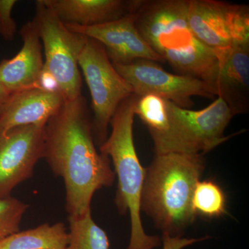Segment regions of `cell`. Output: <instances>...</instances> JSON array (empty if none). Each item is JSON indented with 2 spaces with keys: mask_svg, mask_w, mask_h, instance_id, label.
Instances as JSON below:
<instances>
[{
  "mask_svg": "<svg viewBox=\"0 0 249 249\" xmlns=\"http://www.w3.org/2000/svg\"><path fill=\"white\" fill-rule=\"evenodd\" d=\"M45 136L43 159L54 175L63 179L69 217L84 215L91 210L94 193L112 186L116 175L109 157L96 150L82 95L65 101L46 124Z\"/></svg>",
  "mask_w": 249,
  "mask_h": 249,
  "instance_id": "6da1fadb",
  "label": "cell"
},
{
  "mask_svg": "<svg viewBox=\"0 0 249 249\" xmlns=\"http://www.w3.org/2000/svg\"><path fill=\"white\" fill-rule=\"evenodd\" d=\"M206 168L202 155H155L145 168L141 211L151 217L163 234L182 237L196 219L192 199Z\"/></svg>",
  "mask_w": 249,
  "mask_h": 249,
  "instance_id": "7a4b0ae2",
  "label": "cell"
},
{
  "mask_svg": "<svg viewBox=\"0 0 249 249\" xmlns=\"http://www.w3.org/2000/svg\"><path fill=\"white\" fill-rule=\"evenodd\" d=\"M188 0H142L134 13L142 38L181 75L202 80L217 63L219 52L203 44L188 20Z\"/></svg>",
  "mask_w": 249,
  "mask_h": 249,
  "instance_id": "3957f363",
  "label": "cell"
},
{
  "mask_svg": "<svg viewBox=\"0 0 249 249\" xmlns=\"http://www.w3.org/2000/svg\"><path fill=\"white\" fill-rule=\"evenodd\" d=\"M138 98L133 93L119 105L111 119L110 135L99 150L112 160L118 178L115 204L119 213H129L130 217V238L127 249H155L161 245V239L145 233L141 218L145 168L141 164L133 139L134 107Z\"/></svg>",
  "mask_w": 249,
  "mask_h": 249,
  "instance_id": "277c9868",
  "label": "cell"
},
{
  "mask_svg": "<svg viewBox=\"0 0 249 249\" xmlns=\"http://www.w3.org/2000/svg\"><path fill=\"white\" fill-rule=\"evenodd\" d=\"M165 103L168 127L164 133L152 138L155 155H204L242 132L224 135L234 115L222 98H217L208 107L197 111L178 107L167 100Z\"/></svg>",
  "mask_w": 249,
  "mask_h": 249,
  "instance_id": "5b68a950",
  "label": "cell"
},
{
  "mask_svg": "<svg viewBox=\"0 0 249 249\" xmlns=\"http://www.w3.org/2000/svg\"><path fill=\"white\" fill-rule=\"evenodd\" d=\"M35 22L45 49V62L40 80L46 88L53 83L65 101L81 94L78 59L88 37L70 31L44 0L36 1Z\"/></svg>",
  "mask_w": 249,
  "mask_h": 249,
  "instance_id": "8992f818",
  "label": "cell"
},
{
  "mask_svg": "<svg viewBox=\"0 0 249 249\" xmlns=\"http://www.w3.org/2000/svg\"><path fill=\"white\" fill-rule=\"evenodd\" d=\"M92 99L91 121L95 143L98 146L107 138L108 126L119 105L133 94L127 82L118 73L104 47L88 37L78 59Z\"/></svg>",
  "mask_w": 249,
  "mask_h": 249,
  "instance_id": "52a82bcc",
  "label": "cell"
},
{
  "mask_svg": "<svg viewBox=\"0 0 249 249\" xmlns=\"http://www.w3.org/2000/svg\"><path fill=\"white\" fill-rule=\"evenodd\" d=\"M188 20L196 37L215 52L249 45L248 5L188 0Z\"/></svg>",
  "mask_w": 249,
  "mask_h": 249,
  "instance_id": "ba28073f",
  "label": "cell"
},
{
  "mask_svg": "<svg viewBox=\"0 0 249 249\" xmlns=\"http://www.w3.org/2000/svg\"><path fill=\"white\" fill-rule=\"evenodd\" d=\"M118 73L130 85L137 96L146 94L171 101L178 107L189 109L194 106L193 96L212 99L204 81L195 77L176 75L165 71L158 62L137 60L127 65H113Z\"/></svg>",
  "mask_w": 249,
  "mask_h": 249,
  "instance_id": "9c48e42d",
  "label": "cell"
},
{
  "mask_svg": "<svg viewBox=\"0 0 249 249\" xmlns=\"http://www.w3.org/2000/svg\"><path fill=\"white\" fill-rule=\"evenodd\" d=\"M45 127L28 124L0 132V199L31 178L43 159Z\"/></svg>",
  "mask_w": 249,
  "mask_h": 249,
  "instance_id": "30bf717a",
  "label": "cell"
},
{
  "mask_svg": "<svg viewBox=\"0 0 249 249\" xmlns=\"http://www.w3.org/2000/svg\"><path fill=\"white\" fill-rule=\"evenodd\" d=\"M65 25L70 31L100 42L113 65H127L137 60L165 62L141 36L134 23V14L98 25Z\"/></svg>",
  "mask_w": 249,
  "mask_h": 249,
  "instance_id": "8fae6325",
  "label": "cell"
},
{
  "mask_svg": "<svg viewBox=\"0 0 249 249\" xmlns=\"http://www.w3.org/2000/svg\"><path fill=\"white\" fill-rule=\"evenodd\" d=\"M209 92L222 98L234 116L249 110V45L219 53L217 63L202 80Z\"/></svg>",
  "mask_w": 249,
  "mask_h": 249,
  "instance_id": "7c38bea8",
  "label": "cell"
},
{
  "mask_svg": "<svg viewBox=\"0 0 249 249\" xmlns=\"http://www.w3.org/2000/svg\"><path fill=\"white\" fill-rule=\"evenodd\" d=\"M65 103L57 90L40 87L13 93L0 107V132L28 124L45 127Z\"/></svg>",
  "mask_w": 249,
  "mask_h": 249,
  "instance_id": "4fadbf2b",
  "label": "cell"
},
{
  "mask_svg": "<svg viewBox=\"0 0 249 249\" xmlns=\"http://www.w3.org/2000/svg\"><path fill=\"white\" fill-rule=\"evenodd\" d=\"M21 50L11 59L0 62V83L9 95L40 87L43 72L42 45L34 20L22 26Z\"/></svg>",
  "mask_w": 249,
  "mask_h": 249,
  "instance_id": "5bb4252c",
  "label": "cell"
},
{
  "mask_svg": "<svg viewBox=\"0 0 249 249\" xmlns=\"http://www.w3.org/2000/svg\"><path fill=\"white\" fill-rule=\"evenodd\" d=\"M69 25H98L134 14L142 0H44Z\"/></svg>",
  "mask_w": 249,
  "mask_h": 249,
  "instance_id": "9a60e30c",
  "label": "cell"
},
{
  "mask_svg": "<svg viewBox=\"0 0 249 249\" xmlns=\"http://www.w3.org/2000/svg\"><path fill=\"white\" fill-rule=\"evenodd\" d=\"M68 242L64 223H45L8 236L0 242V249H66Z\"/></svg>",
  "mask_w": 249,
  "mask_h": 249,
  "instance_id": "2e32d148",
  "label": "cell"
},
{
  "mask_svg": "<svg viewBox=\"0 0 249 249\" xmlns=\"http://www.w3.org/2000/svg\"><path fill=\"white\" fill-rule=\"evenodd\" d=\"M68 221L66 249H109L107 233L93 221L91 210L80 217H68Z\"/></svg>",
  "mask_w": 249,
  "mask_h": 249,
  "instance_id": "e0dca14e",
  "label": "cell"
},
{
  "mask_svg": "<svg viewBox=\"0 0 249 249\" xmlns=\"http://www.w3.org/2000/svg\"><path fill=\"white\" fill-rule=\"evenodd\" d=\"M192 207L196 217L212 219L227 214V196L222 187L213 180L206 179L196 183Z\"/></svg>",
  "mask_w": 249,
  "mask_h": 249,
  "instance_id": "ac0fdd59",
  "label": "cell"
},
{
  "mask_svg": "<svg viewBox=\"0 0 249 249\" xmlns=\"http://www.w3.org/2000/svg\"><path fill=\"white\" fill-rule=\"evenodd\" d=\"M134 114L147 126L152 138L166 132L168 127L165 100L153 94H146L137 99Z\"/></svg>",
  "mask_w": 249,
  "mask_h": 249,
  "instance_id": "d6986e66",
  "label": "cell"
},
{
  "mask_svg": "<svg viewBox=\"0 0 249 249\" xmlns=\"http://www.w3.org/2000/svg\"><path fill=\"white\" fill-rule=\"evenodd\" d=\"M29 207L11 196L0 199V242L20 231L21 221Z\"/></svg>",
  "mask_w": 249,
  "mask_h": 249,
  "instance_id": "ffe728a7",
  "label": "cell"
},
{
  "mask_svg": "<svg viewBox=\"0 0 249 249\" xmlns=\"http://www.w3.org/2000/svg\"><path fill=\"white\" fill-rule=\"evenodd\" d=\"M18 1L16 0H0V36L4 40L14 39L17 32L16 21L12 18V11Z\"/></svg>",
  "mask_w": 249,
  "mask_h": 249,
  "instance_id": "44dd1931",
  "label": "cell"
},
{
  "mask_svg": "<svg viewBox=\"0 0 249 249\" xmlns=\"http://www.w3.org/2000/svg\"><path fill=\"white\" fill-rule=\"evenodd\" d=\"M209 238V236H205L200 238L189 239L182 237H171L166 234H163L161 240L163 242V249H183Z\"/></svg>",
  "mask_w": 249,
  "mask_h": 249,
  "instance_id": "7402d4cb",
  "label": "cell"
},
{
  "mask_svg": "<svg viewBox=\"0 0 249 249\" xmlns=\"http://www.w3.org/2000/svg\"><path fill=\"white\" fill-rule=\"evenodd\" d=\"M9 96V93H8L7 91L5 90L2 85L0 83V107L7 101Z\"/></svg>",
  "mask_w": 249,
  "mask_h": 249,
  "instance_id": "603a6c76",
  "label": "cell"
}]
</instances>
